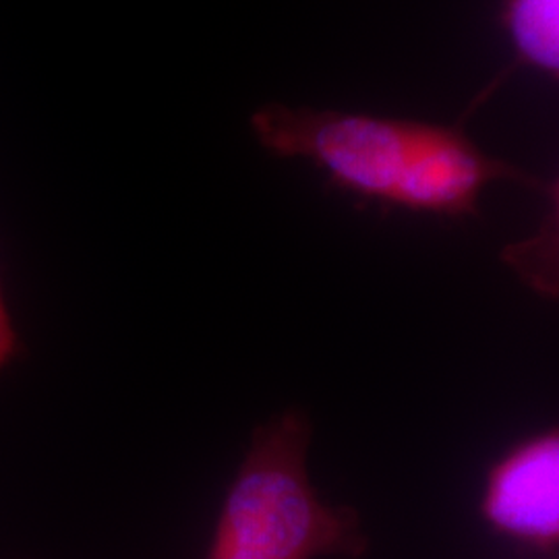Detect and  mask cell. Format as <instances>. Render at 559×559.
I'll use <instances>...</instances> for the list:
<instances>
[{"mask_svg":"<svg viewBox=\"0 0 559 559\" xmlns=\"http://www.w3.org/2000/svg\"><path fill=\"white\" fill-rule=\"evenodd\" d=\"M251 129L272 156L313 162L340 191L396 207L423 122L270 102L251 115Z\"/></svg>","mask_w":559,"mask_h":559,"instance_id":"7a4b0ae2","label":"cell"},{"mask_svg":"<svg viewBox=\"0 0 559 559\" xmlns=\"http://www.w3.org/2000/svg\"><path fill=\"white\" fill-rule=\"evenodd\" d=\"M480 519L503 539L554 554L559 540V436L556 429L520 441L487 473Z\"/></svg>","mask_w":559,"mask_h":559,"instance_id":"277c9868","label":"cell"},{"mask_svg":"<svg viewBox=\"0 0 559 559\" xmlns=\"http://www.w3.org/2000/svg\"><path fill=\"white\" fill-rule=\"evenodd\" d=\"M500 180L519 182L554 200L558 195L556 185L485 154L462 127L423 122L396 207L441 218H471L479 214L483 191Z\"/></svg>","mask_w":559,"mask_h":559,"instance_id":"3957f363","label":"cell"},{"mask_svg":"<svg viewBox=\"0 0 559 559\" xmlns=\"http://www.w3.org/2000/svg\"><path fill=\"white\" fill-rule=\"evenodd\" d=\"M15 348H17L15 330L11 325L7 307H4V300H2V295H0V369L15 355Z\"/></svg>","mask_w":559,"mask_h":559,"instance_id":"8992f818","label":"cell"},{"mask_svg":"<svg viewBox=\"0 0 559 559\" xmlns=\"http://www.w3.org/2000/svg\"><path fill=\"white\" fill-rule=\"evenodd\" d=\"M311 420L288 411L255 429L222 501L205 559H359V514L321 500L307 471Z\"/></svg>","mask_w":559,"mask_h":559,"instance_id":"6da1fadb","label":"cell"},{"mask_svg":"<svg viewBox=\"0 0 559 559\" xmlns=\"http://www.w3.org/2000/svg\"><path fill=\"white\" fill-rule=\"evenodd\" d=\"M500 25L514 48L510 71L528 69L558 81L559 0H503Z\"/></svg>","mask_w":559,"mask_h":559,"instance_id":"5b68a950","label":"cell"}]
</instances>
